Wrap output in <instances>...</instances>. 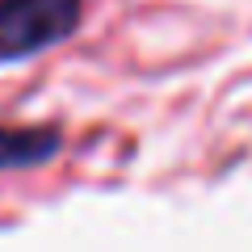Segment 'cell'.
<instances>
[{
    "label": "cell",
    "mask_w": 252,
    "mask_h": 252,
    "mask_svg": "<svg viewBox=\"0 0 252 252\" xmlns=\"http://www.w3.org/2000/svg\"><path fill=\"white\" fill-rule=\"evenodd\" d=\"M9 13H0V46H34L42 38L30 26H38L46 38L59 30V0H4Z\"/></svg>",
    "instance_id": "obj_1"
}]
</instances>
